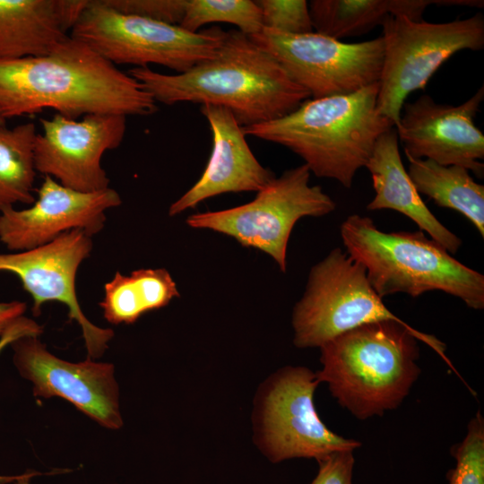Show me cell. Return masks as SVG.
Masks as SVG:
<instances>
[{
  "instance_id": "6da1fadb",
  "label": "cell",
  "mask_w": 484,
  "mask_h": 484,
  "mask_svg": "<svg viewBox=\"0 0 484 484\" xmlns=\"http://www.w3.org/2000/svg\"><path fill=\"white\" fill-rule=\"evenodd\" d=\"M46 108L73 119L158 109L138 81L71 36L45 56L0 60V116L6 120Z\"/></svg>"
},
{
  "instance_id": "7a4b0ae2",
  "label": "cell",
  "mask_w": 484,
  "mask_h": 484,
  "mask_svg": "<svg viewBox=\"0 0 484 484\" xmlns=\"http://www.w3.org/2000/svg\"><path fill=\"white\" fill-rule=\"evenodd\" d=\"M128 73L156 102L224 107L241 126L280 118L310 98L272 56L238 30L226 31L216 55L185 73L135 67Z\"/></svg>"
},
{
  "instance_id": "3957f363",
  "label": "cell",
  "mask_w": 484,
  "mask_h": 484,
  "mask_svg": "<svg viewBox=\"0 0 484 484\" xmlns=\"http://www.w3.org/2000/svg\"><path fill=\"white\" fill-rule=\"evenodd\" d=\"M420 341L457 374L446 346L406 322L383 320L345 332L322 345L320 383L338 403L364 420L396 409L417 381Z\"/></svg>"
},
{
  "instance_id": "277c9868",
  "label": "cell",
  "mask_w": 484,
  "mask_h": 484,
  "mask_svg": "<svg viewBox=\"0 0 484 484\" xmlns=\"http://www.w3.org/2000/svg\"><path fill=\"white\" fill-rule=\"evenodd\" d=\"M378 82L358 91L307 99L280 118L242 126L246 135L282 145L311 173L350 188L379 136L393 123L376 110Z\"/></svg>"
},
{
  "instance_id": "5b68a950",
  "label": "cell",
  "mask_w": 484,
  "mask_h": 484,
  "mask_svg": "<svg viewBox=\"0 0 484 484\" xmlns=\"http://www.w3.org/2000/svg\"><path fill=\"white\" fill-rule=\"evenodd\" d=\"M346 252L360 263L380 298H417L440 290L476 310L484 308V276L421 231L385 232L369 217L352 214L341 225Z\"/></svg>"
},
{
  "instance_id": "8992f818",
  "label": "cell",
  "mask_w": 484,
  "mask_h": 484,
  "mask_svg": "<svg viewBox=\"0 0 484 484\" xmlns=\"http://www.w3.org/2000/svg\"><path fill=\"white\" fill-rule=\"evenodd\" d=\"M226 31L219 27L191 32L169 24L119 13L102 0H89L70 36L114 65H160L185 73L212 58Z\"/></svg>"
},
{
  "instance_id": "52a82bcc",
  "label": "cell",
  "mask_w": 484,
  "mask_h": 484,
  "mask_svg": "<svg viewBox=\"0 0 484 484\" xmlns=\"http://www.w3.org/2000/svg\"><path fill=\"white\" fill-rule=\"evenodd\" d=\"M384 60L377 112L398 124L406 98L424 90L435 72L455 53L484 47V17L433 23L388 16L382 24Z\"/></svg>"
},
{
  "instance_id": "ba28073f",
  "label": "cell",
  "mask_w": 484,
  "mask_h": 484,
  "mask_svg": "<svg viewBox=\"0 0 484 484\" xmlns=\"http://www.w3.org/2000/svg\"><path fill=\"white\" fill-rule=\"evenodd\" d=\"M306 164L275 177L255 199L233 208L191 214L186 224L233 238L245 247L271 256L280 270H287V247L296 222L303 217L333 212L334 201L319 186H310Z\"/></svg>"
},
{
  "instance_id": "9c48e42d",
  "label": "cell",
  "mask_w": 484,
  "mask_h": 484,
  "mask_svg": "<svg viewBox=\"0 0 484 484\" xmlns=\"http://www.w3.org/2000/svg\"><path fill=\"white\" fill-rule=\"evenodd\" d=\"M383 320L403 322L375 291L364 266L336 247L309 272L292 312L293 343L320 348L345 332Z\"/></svg>"
},
{
  "instance_id": "30bf717a",
  "label": "cell",
  "mask_w": 484,
  "mask_h": 484,
  "mask_svg": "<svg viewBox=\"0 0 484 484\" xmlns=\"http://www.w3.org/2000/svg\"><path fill=\"white\" fill-rule=\"evenodd\" d=\"M319 384L316 373L305 367H283L267 380L257 401L255 423L256 443L270 461H317L360 446V442L335 434L320 419L314 404Z\"/></svg>"
},
{
  "instance_id": "8fae6325",
  "label": "cell",
  "mask_w": 484,
  "mask_h": 484,
  "mask_svg": "<svg viewBox=\"0 0 484 484\" xmlns=\"http://www.w3.org/2000/svg\"><path fill=\"white\" fill-rule=\"evenodd\" d=\"M249 38L272 56L312 99L353 93L380 78L382 37L344 43L314 31L287 34L263 28Z\"/></svg>"
},
{
  "instance_id": "7c38bea8",
  "label": "cell",
  "mask_w": 484,
  "mask_h": 484,
  "mask_svg": "<svg viewBox=\"0 0 484 484\" xmlns=\"http://www.w3.org/2000/svg\"><path fill=\"white\" fill-rule=\"evenodd\" d=\"M92 250L91 237L80 229L66 231L49 243L13 254H0V272L15 274L33 299L38 316L46 302L66 306L69 320L80 325L89 359L99 358L114 332L93 324L83 314L76 295V274Z\"/></svg>"
},
{
  "instance_id": "4fadbf2b",
  "label": "cell",
  "mask_w": 484,
  "mask_h": 484,
  "mask_svg": "<svg viewBox=\"0 0 484 484\" xmlns=\"http://www.w3.org/2000/svg\"><path fill=\"white\" fill-rule=\"evenodd\" d=\"M40 124L42 133H37L34 143L37 172L81 192L109 187L101 159L121 144L126 117L89 114L79 120L55 113L50 119H40Z\"/></svg>"
},
{
  "instance_id": "5bb4252c",
  "label": "cell",
  "mask_w": 484,
  "mask_h": 484,
  "mask_svg": "<svg viewBox=\"0 0 484 484\" xmlns=\"http://www.w3.org/2000/svg\"><path fill=\"white\" fill-rule=\"evenodd\" d=\"M13 363L33 385L35 396H59L101 426L118 429L123 424L114 366L87 359L72 363L50 353L38 336L22 337L11 344Z\"/></svg>"
},
{
  "instance_id": "9a60e30c",
  "label": "cell",
  "mask_w": 484,
  "mask_h": 484,
  "mask_svg": "<svg viewBox=\"0 0 484 484\" xmlns=\"http://www.w3.org/2000/svg\"><path fill=\"white\" fill-rule=\"evenodd\" d=\"M483 99L481 86L457 106L436 103L426 94L404 102L394 127L405 155L444 166H461L482 176L484 165L480 160L484 159V135L474 119Z\"/></svg>"
},
{
  "instance_id": "2e32d148",
  "label": "cell",
  "mask_w": 484,
  "mask_h": 484,
  "mask_svg": "<svg viewBox=\"0 0 484 484\" xmlns=\"http://www.w3.org/2000/svg\"><path fill=\"white\" fill-rule=\"evenodd\" d=\"M30 207L0 210V241L12 251H25L49 243L61 234L80 229L92 237L106 222V212L122 200L110 187L81 192L44 176Z\"/></svg>"
},
{
  "instance_id": "e0dca14e",
  "label": "cell",
  "mask_w": 484,
  "mask_h": 484,
  "mask_svg": "<svg viewBox=\"0 0 484 484\" xmlns=\"http://www.w3.org/2000/svg\"><path fill=\"white\" fill-rule=\"evenodd\" d=\"M212 135L208 163L195 184L169 208L176 216L203 201L226 193L258 192L274 177L263 167L246 141V134L231 111L224 107L201 105Z\"/></svg>"
},
{
  "instance_id": "ac0fdd59",
  "label": "cell",
  "mask_w": 484,
  "mask_h": 484,
  "mask_svg": "<svg viewBox=\"0 0 484 484\" xmlns=\"http://www.w3.org/2000/svg\"><path fill=\"white\" fill-rule=\"evenodd\" d=\"M89 0H0V60L41 56L70 37Z\"/></svg>"
},
{
  "instance_id": "d6986e66",
  "label": "cell",
  "mask_w": 484,
  "mask_h": 484,
  "mask_svg": "<svg viewBox=\"0 0 484 484\" xmlns=\"http://www.w3.org/2000/svg\"><path fill=\"white\" fill-rule=\"evenodd\" d=\"M365 167L370 173L376 193L367 205V210H394L413 220L419 230L428 234L448 253H457L462 240L443 225L423 202L402 161L394 126L379 136Z\"/></svg>"
},
{
  "instance_id": "ffe728a7",
  "label": "cell",
  "mask_w": 484,
  "mask_h": 484,
  "mask_svg": "<svg viewBox=\"0 0 484 484\" xmlns=\"http://www.w3.org/2000/svg\"><path fill=\"white\" fill-rule=\"evenodd\" d=\"M430 4L450 0H313L308 4L315 32L341 40L367 33L392 16L422 21Z\"/></svg>"
},
{
  "instance_id": "44dd1931",
  "label": "cell",
  "mask_w": 484,
  "mask_h": 484,
  "mask_svg": "<svg viewBox=\"0 0 484 484\" xmlns=\"http://www.w3.org/2000/svg\"><path fill=\"white\" fill-rule=\"evenodd\" d=\"M179 297L177 283L164 268L117 272L104 285L99 302L104 318L113 324H134L143 314L164 307Z\"/></svg>"
},
{
  "instance_id": "7402d4cb",
  "label": "cell",
  "mask_w": 484,
  "mask_h": 484,
  "mask_svg": "<svg viewBox=\"0 0 484 484\" xmlns=\"http://www.w3.org/2000/svg\"><path fill=\"white\" fill-rule=\"evenodd\" d=\"M406 157L410 163L407 172L419 194L427 195L440 207L462 213L483 238L484 186L475 182L463 167Z\"/></svg>"
},
{
  "instance_id": "603a6c76",
  "label": "cell",
  "mask_w": 484,
  "mask_h": 484,
  "mask_svg": "<svg viewBox=\"0 0 484 484\" xmlns=\"http://www.w3.org/2000/svg\"><path fill=\"white\" fill-rule=\"evenodd\" d=\"M32 122L7 128L0 124V210L15 203L32 204L37 174Z\"/></svg>"
},
{
  "instance_id": "cb8c5ba5",
  "label": "cell",
  "mask_w": 484,
  "mask_h": 484,
  "mask_svg": "<svg viewBox=\"0 0 484 484\" xmlns=\"http://www.w3.org/2000/svg\"><path fill=\"white\" fill-rule=\"evenodd\" d=\"M226 22L236 25L242 33L252 36L263 28L262 14L251 0H187L180 26L197 32L203 25Z\"/></svg>"
},
{
  "instance_id": "d4e9b609",
  "label": "cell",
  "mask_w": 484,
  "mask_h": 484,
  "mask_svg": "<svg viewBox=\"0 0 484 484\" xmlns=\"http://www.w3.org/2000/svg\"><path fill=\"white\" fill-rule=\"evenodd\" d=\"M456 464L448 472L449 484H484V420L479 411L471 419L463 440L451 449Z\"/></svg>"
},
{
  "instance_id": "484cf974",
  "label": "cell",
  "mask_w": 484,
  "mask_h": 484,
  "mask_svg": "<svg viewBox=\"0 0 484 484\" xmlns=\"http://www.w3.org/2000/svg\"><path fill=\"white\" fill-rule=\"evenodd\" d=\"M264 28L287 34L314 31L306 0H258Z\"/></svg>"
},
{
  "instance_id": "4316f807",
  "label": "cell",
  "mask_w": 484,
  "mask_h": 484,
  "mask_svg": "<svg viewBox=\"0 0 484 484\" xmlns=\"http://www.w3.org/2000/svg\"><path fill=\"white\" fill-rule=\"evenodd\" d=\"M108 7L125 14L179 25L187 0H102Z\"/></svg>"
},
{
  "instance_id": "83f0119b",
  "label": "cell",
  "mask_w": 484,
  "mask_h": 484,
  "mask_svg": "<svg viewBox=\"0 0 484 484\" xmlns=\"http://www.w3.org/2000/svg\"><path fill=\"white\" fill-rule=\"evenodd\" d=\"M319 471L311 484H352L353 450H341L317 460Z\"/></svg>"
},
{
  "instance_id": "f1b7e54d",
  "label": "cell",
  "mask_w": 484,
  "mask_h": 484,
  "mask_svg": "<svg viewBox=\"0 0 484 484\" xmlns=\"http://www.w3.org/2000/svg\"><path fill=\"white\" fill-rule=\"evenodd\" d=\"M43 332V327L34 320L22 316L13 323L0 338V353L4 349L11 345L14 341L29 336H39ZM19 476H0V484H4L13 480H17Z\"/></svg>"
},
{
  "instance_id": "f546056e",
  "label": "cell",
  "mask_w": 484,
  "mask_h": 484,
  "mask_svg": "<svg viewBox=\"0 0 484 484\" xmlns=\"http://www.w3.org/2000/svg\"><path fill=\"white\" fill-rule=\"evenodd\" d=\"M27 304L22 301L0 302V338L6 329L24 315Z\"/></svg>"
},
{
  "instance_id": "4dcf8cb0",
  "label": "cell",
  "mask_w": 484,
  "mask_h": 484,
  "mask_svg": "<svg viewBox=\"0 0 484 484\" xmlns=\"http://www.w3.org/2000/svg\"><path fill=\"white\" fill-rule=\"evenodd\" d=\"M32 475V473L22 474V476L16 480V484H30L29 480Z\"/></svg>"
},
{
  "instance_id": "1f68e13d",
  "label": "cell",
  "mask_w": 484,
  "mask_h": 484,
  "mask_svg": "<svg viewBox=\"0 0 484 484\" xmlns=\"http://www.w3.org/2000/svg\"><path fill=\"white\" fill-rule=\"evenodd\" d=\"M0 124H5V120L0 116Z\"/></svg>"
}]
</instances>
